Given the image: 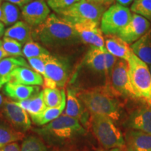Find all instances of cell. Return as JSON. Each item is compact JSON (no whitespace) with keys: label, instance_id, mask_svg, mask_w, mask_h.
Masks as SVG:
<instances>
[{"label":"cell","instance_id":"cell-31","mask_svg":"<svg viewBox=\"0 0 151 151\" xmlns=\"http://www.w3.org/2000/svg\"><path fill=\"white\" fill-rule=\"evenodd\" d=\"M47 108L43 97V92L41 91L37 95L29 98L27 112L29 116H35L43 112Z\"/></svg>","mask_w":151,"mask_h":151},{"label":"cell","instance_id":"cell-46","mask_svg":"<svg viewBox=\"0 0 151 151\" xmlns=\"http://www.w3.org/2000/svg\"><path fill=\"white\" fill-rule=\"evenodd\" d=\"M1 117H3V116H2V114H1V111H0V118H1Z\"/></svg>","mask_w":151,"mask_h":151},{"label":"cell","instance_id":"cell-23","mask_svg":"<svg viewBox=\"0 0 151 151\" xmlns=\"http://www.w3.org/2000/svg\"><path fill=\"white\" fill-rule=\"evenodd\" d=\"M32 27L24 21H18L5 30L4 37L18 41L22 44H25L32 39Z\"/></svg>","mask_w":151,"mask_h":151},{"label":"cell","instance_id":"cell-45","mask_svg":"<svg viewBox=\"0 0 151 151\" xmlns=\"http://www.w3.org/2000/svg\"><path fill=\"white\" fill-rule=\"evenodd\" d=\"M3 1H4V0H0V6H1V5L2 4V3H3Z\"/></svg>","mask_w":151,"mask_h":151},{"label":"cell","instance_id":"cell-34","mask_svg":"<svg viewBox=\"0 0 151 151\" xmlns=\"http://www.w3.org/2000/svg\"><path fill=\"white\" fill-rule=\"evenodd\" d=\"M79 0H46L47 4L56 14L71 6Z\"/></svg>","mask_w":151,"mask_h":151},{"label":"cell","instance_id":"cell-3","mask_svg":"<svg viewBox=\"0 0 151 151\" xmlns=\"http://www.w3.org/2000/svg\"><path fill=\"white\" fill-rule=\"evenodd\" d=\"M90 114L107 116L113 121H118L121 116V104L119 96L111 86H105L75 90Z\"/></svg>","mask_w":151,"mask_h":151},{"label":"cell","instance_id":"cell-2","mask_svg":"<svg viewBox=\"0 0 151 151\" xmlns=\"http://www.w3.org/2000/svg\"><path fill=\"white\" fill-rule=\"evenodd\" d=\"M32 35V39L50 48L73 46L81 41L72 24L55 14H50L46 21L35 27Z\"/></svg>","mask_w":151,"mask_h":151},{"label":"cell","instance_id":"cell-12","mask_svg":"<svg viewBox=\"0 0 151 151\" xmlns=\"http://www.w3.org/2000/svg\"><path fill=\"white\" fill-rule=\"evenodd\" d=\"M50 14V8L45 0H32L21 8L22 18L31 27L40 25L46 21Z\"/></svg>","mask_w":151,"mask_h":151},{"label":"cell","instance_id":"cell-21","mask_svg":"<svg viewBox=\"0 0 151 151\" xmlns=\"http://www.w3.org/2000/svg\"><path fill=\"white\" fill-rule=\"evenodd\" d=\"M106 49L101 50L96 47H91L85 58V64L92 71L98 73L105 74L106 71Z\"/></svg>","mask_w":151,"mask_h":151},{"label":"cell","instance_id":"cell-24","mask_svg":"<svg viewBox=\"0 0 151 151\" xmlns=\"http://www.w3.org/2000/svg\"><path fill=\"white\" fill-rule=\"evenodd\" d=\"M66 99H67V97L64 99L63 102L60 106L55 107V108H46L39 114L30 116L32 121L35 125L42 127L59 118L65 109Z\"/></svg>","mask_w":151,"mask_h":151},{"label":"cell","instance_id":"cell-44","mask_svg":"<svg viewBox=\"0 0 151 151\" xmlns=\"http://www.w3.org/2000/svg\"><path fill=\"white\" fill-rule=\"evenodd\" d=\"M1 17H2V11H1V6H0V22H1Z\"/></svg>","mask_w":151,"mask_h":151},{"label":"cell","instance_id":"cell-37","mask_svg":"<svg viewBox=\"0 0 151 151\" xmlns=\"http://www.w3.org/2000/svg\"><path fill=\"white\" fill-rule=\"evenodd\" d=\"M31 1L32 0H6V1H8V2L18 6V7H20V8H22L24 6L27 4Z\"/></svg>","mask_w":151,"mask_h":151},{"label":"cell","instance_id":"cell-29","mask_svg":"<svg viewBox=\"0 0 151 151\" xmlns=\"http://www.w3.org/2000/svg\"><path fill=\"white\" fill-rule=\"evenodd\" d=\"M22 53L23 56L27 59L50 55L46 48H43L39 43L35 42L32 39L24 45L22 48Z\"/></svg>","mask_w":151,"mask_h":151},{"label":"cell","instance_id":"cell-28","mask_svg":"<svg viewBox=\"0 0 151 151\" xmlns=\"http://www.w3.org/2000/svg\"><path fill=\"white\" fill-rule=\"evenodd\" d=\"M20 151H48L46 144L39 137L29 135L24 138Z\"/></svg>","mask_w":151,"mask_h":151},{"label":"cell","instance_id":"cell-42","mask_svg":"<svg viewBox=\"0 0 151 151\" xmlns=\"http://www.w3.org/2000/svg\"><path fill=\"white\" fill-rule=\"evenodd\" d=\"M4 101L5 99L3 97V96L0 94V111H1V108H2V106L4 104Z\"/></svg>","mask_w":151,"mask_h":151},{"label":"cell","instance_id":"cell-19","mask_svg":"<svg viewBox=\"0 0 151 151\" xmlns=\"http://www.w3.org/2000/svg\"><path fill=\"white\" fill-rule=\"evenodd\" d=\"M18 67L31 68L29 63L22 57H7L1 60L0 89L10 81L11 73Z\"/></svg>","mask_w":151,"mask_h":151},{"label":"cell","instance_id":"cell-35","mask_svg":"<svg viewBox=\"0 0 151 151\" xmlns=\"http://www.w3.org/2000/svg\"><path fill=\"white\" fill-rule=\"evenodd\" d=\"M0 151H20V147L18 142L11 143L0 148Z\"/></svg>","mask_w":151,"mask_h":151},{"label":"cell","instance_id":"cell-11","mask_svg":"<svg viewBox=\"0 0 151 151\" xmlns=\"http://www.w3.org/2000/svg\"><path fill=\"white\" fill-rule=\"evenodd\" d=\"M99 23L95 22H82L72 24L80 37L81 41L92 47L105 50V41Z\"/></svg>","mask_w":151,"mask_h":151},{"label":"cell","instance_id":"cell-36","mask_svg":"<svg viewBox=\"0 0 151 151\" xmlns=\"http://www.w3.org/2000/svg\"><path fill=\"white\" fill-rule=\"evenodd\" d=\"M88 1H91V2H94L98 4L104 6L107 9H109L111 6L114 3L115 0H88Z\"/></svg>","mask_w":151,"mask_h":151},{"label":"cell","instance_id":"cell-27","mask_svg":"<svg viewBox=\"0 0 151 151\" xmlns=\"http://www.w3.org/2000/svg\"><path fill=\"white\" fill-rule=\"evenodd\" d=\"M2 17L1 22L4 25H11L18 22L20 18V12L18 6L8 1H4L1 5Z\"/></svg>","mask_w":151,"mask_h":151},{"label":"cell","instance_id":"cell-9","mask_svg":"<svg viewBox=\"0 0 151 151\" xmlns=\"http://www.w3.org/2000/svg\"><path fill=\"white\" fill-rule=\"evenodd\" d=\"M68 65L65 60L50 55L43 76V89L63 88L68 79Z\"/></svg>","mask_w":151,"mask_h":151},{"label":"cell","instance_id":"cell-38","mask_svg":"<svg viewBox=\"0 0 151 151\" xmlns=\"http://www.w3.org/2000/svg\"><path fill=\"white\" fill-rule=\"evenodd\" d=\"M8 55H7L6 52H5V50H4L3 46H2V40H0V62H1V60H3L4 58H7Z\"/></svg>","mask_w":151,"mask_h":151},{"label":"cell","instance_id":"cell-18","mask_svg":"<svg viewBox=\"0 0 151 151\" xmlns=\"http://www.w3.org/2000/svg\"><path fill=\"white\" fill-rule=\"evenodd\" d=\"M4 92L10 99L14 101H18L37 95L40 92V88L9 82L4 86Z\"/></svg>","mask_w":151,"mask_h":151},{"label":"cell","instance_id":"cell-15","mask_svg":"<svg viewBox=\"0 0 151 151\" xmlns=\"http://www.w3.org/2000/svg\"><path fill=\"white\" fill-rule=\"evenodd\" d=\"M129 129L141 131L151 134V108L148 106L139 107L130 113L124 122Z\"/></svg>","mask_w":151,"mask_h":151},{"label":"cell","instance_id":"cell-16","mask_svg":"<svg viewBox=\"0 0 151 151\" xmlns=\"http://www.w3.org/2000/svg\"><path fill=\"white\" fill-rule=\"evenodd\" d=\"M9 82L30 86H43V77L31 68L18 67L11 73Z\"/></svg>","mask_w":151,"mask_h":151},{"label":"cell","instance_id":"cell-13","mask_svg":"<svg viewBox=\"0 0 151 151\" xmlns=\"http://www.w3.org/2000/svg\"><path fill=\"white\" fill-rule=\"evenodd\" d=\"M150 23L148 19L133 14L129 23L117 35L128 44H132L142 37L150 29Z\"/></svg>","mask_w":151,"mask_h":151},{"label":"cell","instance_id":"cell-17","mask_svg":"<svg viewBox=\"0 0 151 151\" xmlns=\"http://www.w3.org/2000/svg\"><path fill=\"white\" fill-rule=\"evenodd\" d=\"M104 41L105 48L107 51L116 58L128 62L133 53L129 44L118 35H106Z\"/></svg>","mask_w":151,"mask_h":151},{"label":"cell","instance_id":"cell-7","mask_svg":"<svg viewBox=\"0 0 151 151\" xmlns=\"http://www.w3.org/2000/svg\"><path fill=\"white\" fill-rule=\"evenodd\" d=\"M132 14L127 7L118 4L111 6L101 19V29L105 35H117L131 20Z\"/></svg>","mask_w":151,"mask_h":151},{"label":"cell","instance_id":"cell-26","mask_svg":"<svg viewBox=\"0 0 151 151\" xmlns=\"http://www.w3.org/2000/svg\"><path fill=\"white\" fill-rule=\"evenodd\" d=\"M42 92L43 100L47 108L60 106L66 98L65 90H59L58 88H45Z\"/></svg>","mask_w":151,"mask_h":151},{"label":"cell","instance_id":"cell-47","mask_svg":"<svg viewBox=\"0 0 151 151\" xmlns=\"http://www.w3.org/2000/svg\"><path fill=\"white\" fill-rule=\"evenodd\" d=\"M149 69H150V73H151V66H150V68H149Z\"/></svg>","mask_w":151,"mask_h":151},{"label":"cell","instance_id":"cell-6","mask_svg":"<svg viewBox=\"0 0 151 151\" xmlns=\"http://www.w3.org/2000/svg\"><path fill=\"white\" fill-rule=\"evenodd\" d=\"M107 9L104 6L88 0H79L71 6L57 14L62 20L71 24L87 21L99 23L101 17Z\"/></svg>","mask_w":151,"mask_h":151},{"label":"cell","instance_id":"cell-5","mask_svg":"<svg viewBox=\"0 0 151 151\" xmlns=\"http://www.w3.org/2000/svg\"><path fill=\"white\" fill-rule=\"evenodd\" d=\"M129 74L137 99L151 108V73L148 66L134 54L129 60Z\"/></svg>","mask_w":151,"mask_h":151},{"label":"cell","instance_id":"cell-10","mask_svg":"<svg viewBox=\"0 0 151 151\" xmlns=\"http://www.w3.org/2000/svg\"><path fill=\"white\" fill-rule=\"evenodd\" d=\"M3 118L16 131L24 134L32 128V122L28 113L14 101L5 99L1 109Z\"/></svg>","mask_w":151,"mask_h":151},{"label":"cell","instance_id":"cell-22","mask_svg":"<svg viewBox=\"0 0 151 151\" xmlns=\"http://www.w3.org/2000/svg\"><path fill=\"white\" fill-rule=\"evenodd\" d=\"M130 47L137 58L151 66V29Z\"/></svg>","mask_w":151,"mask_h":151},{"label":"cell","instance_id":"cell-48","mask_svg":"<svg viewBox=\"0 0 151 151\" xmlns=\"http://www.w3.org/2000/svg\"><path fill=\"white\" fill-rule=\"evenodd\" d=\"M127 151H132V150H130L129 149H128V148H127Z\"/></svg>","mask_w":151,"mask_h":151},{"label":"cell","instance_id":"cell-39","mask_svg":"<svg viewBox=\"0 0 151 151\" xmlns=\"http://www.w3.org/2000/svg\"><path fill=\"white\" fill-rule=\"evenodd\" d=\"M134 0H116V1L118 2V4L123 6L127 7V6L131 4Z\"/></svg>","mask_w":151,"mask_h":151},{"label":"cell","instance_id":"cell-41","mask_svg":"<svg viewBox=\"0 0 151 151\" xmlns=\"http://www.w3.org/2000/svg\"><path fill=\"white\" fill-rule=\"evenodd\" d=\"M4 24L3 22H0V39L2 37L3 35H4V32H5V29H4Z\"/></svg>","mask_w":151,"mask_h":151},{"label":"cell","instance_id":"cell-33","mask_svg":"<svg viewBox=\"0 0 151 151\" xmlns=\"http://www.w3.org/2000/svg\"><path fill=\"white\" fill-rule=\"evenodd\" d=\"M50 55H48L37 57V58H29V59H27L28 63L34 71L40 73L43 76L45 74L46 64Z\"/></svg>","mask_w":151,"mask_h":151},{"label":"cell","instance_id":"cell-20","mask_svg":"<svg viewBox=\"0 0 151 151\" xmlns=\"http://www.w3.org/2000/svg\"><path fill=\"white\" fill-rule=\"evenodd\" d=\"M127 148L132 151H151V134L129 129L125 134Z\"/></svg>","mask_w":151,"mask_h":151},{"label":"cell","instance_id":"cell-32","mask_svg":"<svg viewBox=\"0 0 151 151\" xmlns=\"http://www.w3.org/2000/svg\"><path fill=\"white\" fill-rule=\"evenodd\" d=\"M131 11L151 20V0H135L131 6Z\"/></svg>","mask_w":151,"mask_h":151},{"label":"cell","instance_id":"cell-4","mask_svg":"<svg viewBox=\"0 0 151 151\" xmlns=\"http://www.w3.org/2000/svg\"><path fill=\"white\" fill-rule=\"evenodd\" d=\"M90 127L102 148H127L122 132L109 117L90 114Z\"/></svg>","mask_w":151,"mask_h":151},{"label":"cell","instance_id":"cell-1","mask_svg":"<svg viewBox=\"0 0 151 151\" xmlns=\"http://www.w3.org/2000/svg\"><path fill=\"white\" fill-rule=\"evenodd\" d=\"M32 131L46 144L58 149L70 147L87 134L86 129L79 120L65 115Z\"/></svg>","mask_w":151,"mask_h":151},{"label":"cell","instance_id":"cell-40","mask_svg":"<svg viewBox=\"0 0 151 151\" xmlns=\"http://www.w3.org/2000/svg\"><path fill=\"white\" fill-rule=\"evenodd\" d=\"M97 151H127V148H111V149H104V148H100Z\"/></svg>","mask_w":151,"mask_h":151},{"label":"cell","instance_id":"cell-30","mask_svg":"<svg viewBox=\"0 0 151 151\" xmlns=\"http://www.w3.org/2000/svg\"><path fill=\"white\" fill-rule=\"evenodd\" d=\"M2 46L8 57H22V44L19 41L4 37L2 39Z\"/></svg>","mask_w":151,"mask_h":151},{"label":"cell","instance_id":"cell-14","mask_svg":"<svg viewBox=\"0 0 151 151\" xmlns=\"http://www.w3.org/2000/svg\"><path fill=\"white\" fill-rule=\"evenodd\" d=\"M66 107L62 115L77 119L85 128L90 127V113L76 94L75 90L67 89Z\"/></svg>","mask_w":151,"mask_h":151},{"label":"cell","instance_id":"cell-43","mask_svg":"<svg viewBox=\"0 0 151 151\" xmlns=\"http://www.w3.org/2000/svg\"><path fill=\"white\" fill-rule=\"evenodd\" d=\"M57 151H78V150H69V149H59Z\"/></svg>","mask_w":151,"mask_h":151},{"label":"cell","instance_id":"cell-8","mask_svg":"<svg viewBox=\"0 0 151 151\" xmlns=\"http://www.w3.org/2000/svg\"><path fill=\"white\" fill-rule=\"evenodd\" d=\"M109 86L119 97L138 99L130 80L129 65L126 60L120 59L117 61L111 73Z\"/></svg>","mask_w":151,"mask_h":151},{"label":"cell","instance_id":"cell-25","mask_svg":"<svg viewBox=\"0 0 151 151\" xmlns=\"http://www.w3.org/2000/svg\"><path fill=\"white\" fill-rule=\"evenodd\" d=\"M24 134L14 129L3 117L0 118V148L24 139Z\"/></svg>","mask_w":151,"mask_h":151}]
</instances>
